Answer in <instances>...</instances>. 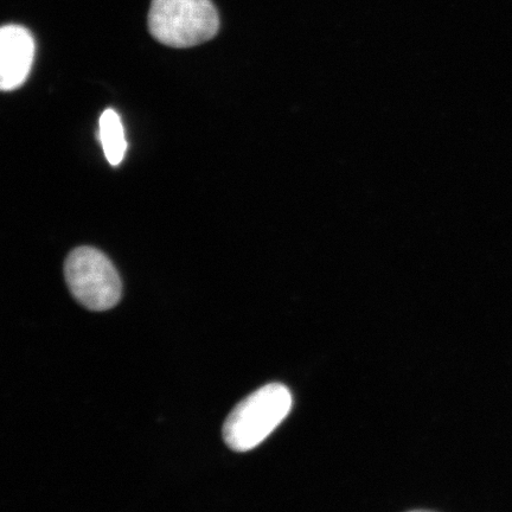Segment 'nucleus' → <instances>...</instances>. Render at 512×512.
<instances>
[{
    "mask_svg": "<svg viewBox=\"0 0 512 512\" xmlns=\"http://www.w3.org/2000/svg\"><path fill=\"white\" fill-rule=\"evenodd\" d=\"M220 21L211 0H152L151 35L164 46L190 48L208 42L219 31Z\"/></svg>",
    "mask_w": 512,
    "mask_h": 512,
    "instance_id": "obj_2",
    "label": "nucleus"
},
{
    "mask_svg": "<svg viewBox=\"0 0 512 512\" xmlns=\"http://www.w3.org/2000/svg\"><path fill=\"white\" fill-rule=\"evenodd\" d=\"M407 512H434V511H430V510H412V511H407Z\"/></svg>",
    "mask_w": 512,
    "mask_h": 512,
    "instance_id": "obj_6",
    "label": "nucleus"
},
{
    "mask_svg": "<svg viewBox=\"0 0 512 512\" xmlns=\"http://www.w3.org/2000/svg\"><path fill=\"white\" fill-rule=\"evenodd\" d=\"M292 394L284 384L271 383L239 403L223 427L226 444L236 452L259 446L292 408Z\"/></svg>",
    "mask_w": 512,
    "mask_h": 512,
    "instance_id": "obj_1",
    "label": "nucleus"
},
{
    "mask_svg": "<svg viewBox=\"0 0 512 512\" xmlns=\"http://www.w3.org/2000/svg\"><path fill=\"white\" fill-rule=\"evenodd\" d=\"M99 136L108 163L113 166L121 164L127 151L125 128L119 114L112 108L101 114Z\"/></svg>",
    "mask_w": 512,
    "mask_h": 512,
    "instance_id": "obj_5",
    "label": "nucleus"
},
{
    "mask_svg": "<svg viewBox=\"0 0 512 512\" xmlns=\"http://www.w3.org/2000/svg\"><path fill=\"white\" fill-rule=\"evenodd\" d=\"M35 41L21 25H5L0 30V87L15 91L27 81L34 63Z\"/></svg>",
    "mask_w": 512,
    "mask_h": 512,
    "instance_id": "obj_4",
    "label": "nucleus"
},
{
    "mask_svg": "<svg viewBox=\"0 0 512 512\" xmlns=\"http://www.w3.org/2000/svg\"><path fill=\"white\" fill-rule=\"evenodd\" d=\"M64 275L74 298L88 310L106 311L120 302L123 284L119 273L98 249H74L64 265Z\"/></svg>",
    "mask_w": 512,
    "mask_h": 512,
    "instance_id": "obj_3",
    "label": "nucleus"
}]
</instances>
